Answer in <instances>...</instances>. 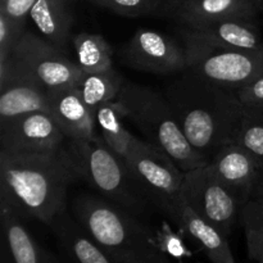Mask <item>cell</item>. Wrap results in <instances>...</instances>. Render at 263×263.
Returning <instances> with one entry per match:
<instances>
[{"label": "cell", "mask_w": 263, "mask_h": 263, "mask_svg": "<svg viewBox=\"0 0 263 263\" xmlns=\"http://www.w3.org/2000/svg\"><path fill=\"white\" fill-rule=\"evenodd\" d=\"M240 222L246 231L249 257L258 263H263V221L240 217Z\"/></svg>", "instance_id": "484cf974"}, {"label": "cell", "mask_w": 263, "mask_h": 263, "mask_svg": "<svg viewBox=\"0 0 263 263\" xmlns=\"http://www.w3.org/2000/svg\"><path fill=\"white\" fill-rule=\"evenodd\" d=\"M122 118V112L116 100L100 105L95 115V121H97V126L99 127L100 136L108 145V148L113 153L117 154L120 158L125 156L135 138L125 127Z\"/></svg>", "instance_id": "7402d4cb"}, {"label": "cell", "mask_w": 263, "mask_h": 263, "mask_svg": "<svg viewBox=\"0 0 263 263\" xmlns=\"http://www.w3.org/2000/svg\"><path fill=\"white\" fill-rule=\"evenodd\" d=\"M236 143L251 152L263 168V107L244 105L243 121Z\"/></svg>", "instance_id": "cb8c5ba5"}, {"label": "cell", "mask_w": 263, "mask_h": 263, "mask_svg": "<svg viewBox=\"0 0 263 263\" xmlns=\"http://www.w3.org/2000/svg\"><path fill=\"white\" fill-rule=\"evenodd\" d=\"M122 159L154 207L174 220L185 172L167 154L138 138H134Z\"/></svg>", "instance_id": "8992f818"}, {"label": "cell", "mask_w": 263, "mask_h": 263, "mask_svg": "<svg viewBox=\"0 0 263 263\" xmlns=\"http://www.w3.org/2000/svg\"><path fill=\"white\" fill-rule=\"evenodd\" d=\"M123 79L115 69V67L95 73H85L77 84L80 94L87 109L95 117L98 108L117 98Z\"/></svg>", "instance_id": "44dd1931"}, {"label": "cell", "mask_w": 263, "mask_h": 263, "mask_svg": "<svg viewBox=\"0 0 263 263\" xmlns=\"http://www.w3.org/2000/svg\"><path fill=\"white\" fill-rule=\"evenodd\" d=\"M243 105L263 107V76L236 91Z\"/></svg>", "instance_id": "f1b7e54d"}, {"label": "cell", "mask_w": 263, "mask_h": 263, "mask_svg": "<svg viewBox=\"0 0 263 263\" xmlns=\"http://www.w3.org/2000/svg\"><path fill=\"white\" fill-rule=\"evenodd\" d=\"M164 97L189 143L210 161L222 146L236 143L244 113L236 91L185 69Z\"/></svg>", "instance_id": "6da1fadb"}, {"label": "cell", "mask_w": 263, "mask_h": 263, "mask_svg": "<svg viewBox=\"0 0 263 263\" xmlns=\"http://www.w3.org/2000/svg\"><path fill=\"white\" fill-rule=\"evenodd\" d=\"M159 247L167 256H172L175 258H181L186 254V248L184 246V241L177 234L172 231H166L162 234L158 239Z\"/></svg>", "instance_id": "f546056e"}, {"label": "cell", "mask_w": 263, "mask_h": 263, "mask_svg": "<svg viewBox=\"0 0 263 263\" xmlns=\"http://www.w3.org/2000/svg\"><path fill=\"white\" fill-rule=\"evenodd\" d=\"M48 226L69 263H113L67 208Z\"/></svg>", "instance_id": "e0dca14e"}, {"label": "cell", "mask_w": 263, "mask_h": 263, "mask_svg": "<svg viewBox=\"0 0 263 263\" xmlns=\"http://www.w3.org/2000/svg\"><path fill=\"white\" fill-rule=\"evenodd\" d=\"M259 9L257 0H164L158 14L189 26L229 18L257 21Z\"/></svg>", "instance_id": "4fadbf2b"}, {"label": "cell", "mask_w": 263, "mask_h": 263, "mask_svg": "<svg viewBox=\"0 0 263 263\" xmlns=\"http://www.w3.org/2000/svg\"><path fill=\"white\" fill-rule=\"evenodd\" d=\"M2 263H10L9 254H8L7 248L4 246H2Z\"/></svg>", "instance_id": "d6a6232c"}, {"label": "cell", "mask_w": 263, "mask_h": 263, "mask_svg": "<svg viewBox=\"0 0 263 263\" xmlns=\"http://www.w3.org/2000/svg\"><path fill=\"white\" fill-rule=\"evenodd\" d=\"M72 215L113 263H171L143 220L104 198L79 195Z\"/></svg>", "instance_id": "3957f363"}, {"label": "cell", "mask_w": 263, "mask_h": 263, "mask_svg": "<svg viewBox=\"0 0 263 263\" xmlns=\"http://www.w3.org/2000/svg\"><path fill=\"white\" fill-rule=\"evenodd\" d=\"M66 135L50 113L37 110L0 123L2 151L13 154L54 153L64 148Z\"/></svg>", "instance_id": "30bf717a"}, {"label": "cell", "mask_w": 263, "mask_h": 263, "mask_svg": "<svg viewBox=\"0 0 263 263\" xmlns=\"http://www.w3.org/2000/svg\"><path fill=\"white\" fill-rule=\"evenodd\" d=\"M25 33V25L9 20L7 15L0 13V55L12 53L15 44Z\"/></svg>", "instance_id": "4316f807"}, {"label": "cell", "mask_w": 263, "mask_h": 263, "mask_svg": "<svg viewBox=\"0 0 263 263\" xmlns=\"http://www.w3.org/2000/svg\"><path fill=\"white\" fill-rule=\"evenodd\" d=\"M210 164L220 180L233 189L244 202L251 199L263 168L256 157L239 143H231L216 152Z\"/></svg>", "instance_id": "5bb4252c"}, {"label": "cell", "mask_w": 263, "mask_h": 263, "mask_svg": "<svg viewBox=\"0 0 263 263\" xmlns=\"http://www.w3.org/2000/svg\"><path fill=\"white\" fill-rule=\"evenodd\" d=\"M257 2H258V4H259V8H261V9L263 10V0H257Z\"/></svg>", "instance_id": "836d02e7"}, {"label": "cell", "mask_w": 263, "mask_h": 263, "mask_svg": "<svg viewBox=\"0 0 263 263\" xmlns=\"http://www.w3.org/2000/svg\"><path fill=\"white\" fill-rule=\"evenodd\" d=\"M185 41L239 50L263 51V39L256 21L229 18L184 26Z\"/></svg>", "instance_id": "7c38bea8"}, {"label": "cell", "mask_w": 263, "mask_h": 263, "mask_svg": "<svg viewBox=\"0 0 263 263\" xmlns=\"http://www.w3.org/2000/svg\"><path fill=\"white\" fill-rule=\"evenodd\" d=\"M3 246L10 263H63L58 257L39 244L22 223L21 216L4 200H0Z\"/></svg>", "instance_id": "2e32d148"}, {"label": "cell", "mask_w": 263, "mask_h": 263, "mask_svg": "<svg viewBox=\"0 0 263 263\" xmlns=\"http://www.w3.org/2000/svg\"><path fill=\"white\" fill-rule=\"evenodd\" d=\"M116 103L123 117L138 127L145 141L167 154L182 172L192 171L211 162L189 143L164 94L125 81Z\"/></svg>", "instance_id": "277c9868"}, {"label": "cell", "mask_w": 263, "mask_h": 263, "mask_svg": "<svg viewBox=\"0 0 263 263\" xmlns=\"http://www.w3.org/2000/svg\"><path fill=\"white\" fill-rule=\"evenodd\" d=\"M251 198H263V175L259 179V181L257 182L256 187H254L253 193H252Z\"/></svg>", "instance_id": "1f68e13d"}, {"label": "cell", "mask_w": 263, "mask_h": 263, "mask_svg": "<svg viewBox=\"0 0 263 263\" xmlns=\"http://www.w3.org/2000/svg\"><path fill=\"white\" fill-rule=\"evenodd\" d=\"M186 69L238 91L263 76V51L216 48L185 41Z\"/></svg>", "instance_id": "52a82bcc"}, {"label": "cell", "mask_w": 263, "mask_h": 263, "mask_svg": "<svg viewBox=\"0 0 263 263\" xmlns=\"http://www.w3.org/2000/svg\"><path fill=\"white\" fill-rule=\"evenodd\" d=\"M10 57L15 66V79L30 80L46 90L77 86L85 74L81 67L64 55L61 49L30 32L23 33Z\"/></svg>", "instance_id": "ba28073f"}, {"label": "cell", "mask_w": 263, "mask_h": 263, "mask_svg": "<svg viewBox=\"0 0 263 263\" xmlns=\"http://www.w3.org/2000/svg\"><path fill=\"white\" fill-rule=\"evenodd\" d=\"M122 53L127 66L149 73H181L187 67L185 49L168 36L149 28L136 31Z\"/></svg>", "instance_id": "8fae6325"}, {"label": "cell", "mask_w": 263, "mask_h": 263, "mask_svg": "<svg viewBox=\"0 0 263 263\" xmlns=\"http://www.w3.org/2000/svg\"><path fill=\"white\" fill-rule=\"evenodd\" d=\"M37 110L49 113L48 90L40 85L30 80L17 77L14 81L2 89L0 123Z\"/></svg>", "instance_id": "ffe728a7"}, {"label": "cell", "mask_w": 263, "mask_h": 263, "mask_svg": "<svg viewBox=\"0 0 263 263\" xmlns=\"http://www.w3.org/2000/svg\"><path fill=\"white\" fill-rule=\"evenodd\" d=\"M77 180L81 179L67 146L40 154L0 151V200L21 217L49 225L66 210L67 190Z\"/></svg>", "instance_id": "7a4b0ae2"}, {"label": "cell", "mask_w": 263, "mask_h": 263, "mask_svg": "<svg viewBox=\"0 0 263 263\" xmlns=\"http://www.w3.org/2000/svg\"><path fill=\"white\" fill-rule=\"evenodd\" d=\"M80 179L91 185L104 199L144 221L153 203L122 158L113 153L102 136L90 141H69Z\"/></svg>", "instance_id": "5b68a950"}, {"label": "cell", "mask_w": 263, "mask_h": 263, "mask_svg": "<svg viewBox=\"0 0 263 263\" xmlns=\"http://www.w3.org/2000/svg\"><path fill=\"white\" fill-rule=\"evenodd\" d=\"M172 222L176 223L189 238L202 247L211 263H236L229 246L228 236L203 220L184 199L181 193Z\"/></svg>", "instance_id": "ac0fdd59"}, {"label": "cell", "mask_w": 263, "mask_h": 263, "mask_svg": "<svg viewBox=\"0 0 263 263\" xmlns=\"http://www.w3.org/2000/svg\"><path fill=\"white\" fill-rule=\"evenodd\" d=\"M36 2L37 0H0V13L14 22L25 25Z\"/></svg>", "instance_id": "83f0119b"}, {"label": "cell", "mask_w": 263, "mask_h": 263, "mask_svg": "<svg viewBox=\"0 0 263 263\" xmlns=\"http://www.w3.org/2000/svg\"><path fill=\"white\" fill-rule=\"evenodd\" d=\"M77 62L85 73H95L113 67V50L102 35L80 32L73 36Z\"/></svg>", "instance_id": "603a6c76"}, {"label": "cell", "mask_w": 263, "mask_h": 263, "mask_svg": "<svg viewBox=\"0 0 263 263\" xmlns=\"http://www.w3.org/2000/svg\"><path fill=\"white\" fill-rule=\"evenodd\" d=\"M182 197L207 222L229 236L240 220L244 202L213 171L210 163L185 172Z\"/></svg>", "instance_id": "9c48e42d"}, {"label": "cell", "mask_w": 263, "mask_h": 263, "mask_svg": "<svg viewBox=\"0 0 263 263\" xmlns=\"http://www.w3.org/2000/svg\"><path fill=\"white\" fill-rule=\"evenodd\" d=\"M73 0H37L30 18L41 37L58 49H63L71 37L73 26Z\"/></svg>", "instance_id": "d6986e66"}, {"label": "cell", "mask_w": 263, "mask_h": 263, "mask_svg": "<svg viewBox=\"0 0 263 263\" xmlns=\"http://www.w3.org/2000/svg\"><path fill=\"white\" fill-rule=\"evenodd\" d=\"M98 7L115 12L125 17H141L158 14L164 0H89Z\"/></svg>", "instance_id": "d4e9b609"}, {"label": "cell", "mask_w": 263, "mask_h": 263, "mask_svg": "<svg viewBox=\"0 0 263 263\" xmlns=\"http://www.w3.org/2000/svg\"><path fill=\"white\" fill-rule=\"evenodd\" d=\"M49 113L69 141L97 138V121L82 100L77 86L48 90Z\"/></svg>", "instance_id": "9a60e30c"}, {"label": "cell", "mask_w": 263, "mask_h": 263, "mask_svg": "<svg viewBox=\"0 0 263 263\" xmlns=\"http://www.w3.org/2000/svg\"><path fill=\"white\" fill-rule=\"evenodd\" d=\"M240 217L263 221V198H251L244 204Z\"/></svg>", "instance_id": "4dcf8cb0"}]
</instances>
